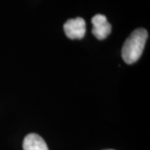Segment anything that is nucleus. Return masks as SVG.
<instances>
[{
	"label": "nucleus",
	"mask_w": 150,
	"mask_h": 150,
	"mask_svg": "<svg viewBox=\"0 0 150 150\" xmlns=\"http://www.w3.org/2000/svg\"><path fill=\"white\" fill-rule=\"evenodd\" d=\"M148 38V32L144 28H137L123 43L122 58L126 64H134L139 59Z\"/></svg>",
	"instance_id": "nucleus-1"
},
{
	"label": "nucleus",
	"mask_w": 150,
	"mask_h": 150,
	"mask_svg": "<svg viewBox=\"0 0 150 150\" xmlns=\"http://www.w3.org/2000/svg\"><path fill=\"white\" fill-rule=\"evenodd\" d=\"M64 30L66 36L70 39H81L85 35V21L80 17L69 19L64 25Z\"/></svg>",
	"instance_id": "nucleus-2"
},
{
	"label": "nucleus",
	"mask_w": 150,
	"mask_h": 150,
	"mask_svg": "<svg viewBox=\"0 0 150 150\" xmlns=\"http://www.w3.org/2000/svg\"><path fill=\"white\" fill-rule=\"evenodd\" d=\"M92 33L96 38L103 40L110 34L112 30L111 24L108 22L107 18L103 14H96L92 18Z\"/></svg>",
	"instance_id": "nucleus-3"
},
{
	"label": "nucleus",
	"mask_w": 150,
	"mask_h": 150,
	"mask_svg": "<svg viewBox=\"0 0 150 150\" xmlns=\"http://www.w3.org/2000/svg\"><path fill=\"white\" fill-rule=\"evenodd\" d=\"M23 150H48L47 144L38 134H28L23 140Z\"/></svg>",
	"instance_id": "nucleus-4"
},
{
	"label": "nucleus",
	"mask_w": 150,
	"mask_h": 150,
	"mask_svg": "<svg viewBox=\"0 0 150 150\" xmlns=\"http://www.w3.org/2000/svg\"><path fill=\"white\" fill-rule=\"evenodd\" d=\"M108 150H112V149H108Z\"/></svg>",
	"instance_id": "nucleus-5"
}]
</instances>
